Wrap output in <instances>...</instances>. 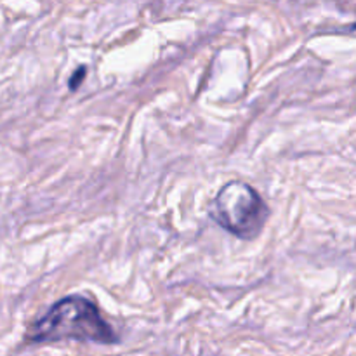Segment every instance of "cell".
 Here are the masks:
<instances>
[{
  "mask_svg": "<svg viewBox=\"0 0 356 356\" xmlns=\"http://www.w3.org/2000/svg\"><path fill=\"white\" fill-rule=\"evenodd\" d=\"M30 337L35 343L68 339L96 344L118 343L117 334L101 316L97 306L79 294L66 296L52 305L51 309L35 323Z\"/></svg>",
  "mask_w": 356,
  "mask_h": 356,
  "instance_id": "cell-1",
  "label": "cell"
},
{
  "mask_svg": "<svg viewBox=\"0 0 356 356\" xmlns=\"http://www.w3.org/2000/svg\"><path fill=\"white\" fill-rule=\"evenodd\" d=\"M211 218L242 240L259 236L270 218V209L256 190L243 181H229L211 204Z\"/></svg>",
  "mask_w": 356,
  "mask_h": 356,
  "instance_id": "cell-2",
  "label": "cell"
}]
</instances>
